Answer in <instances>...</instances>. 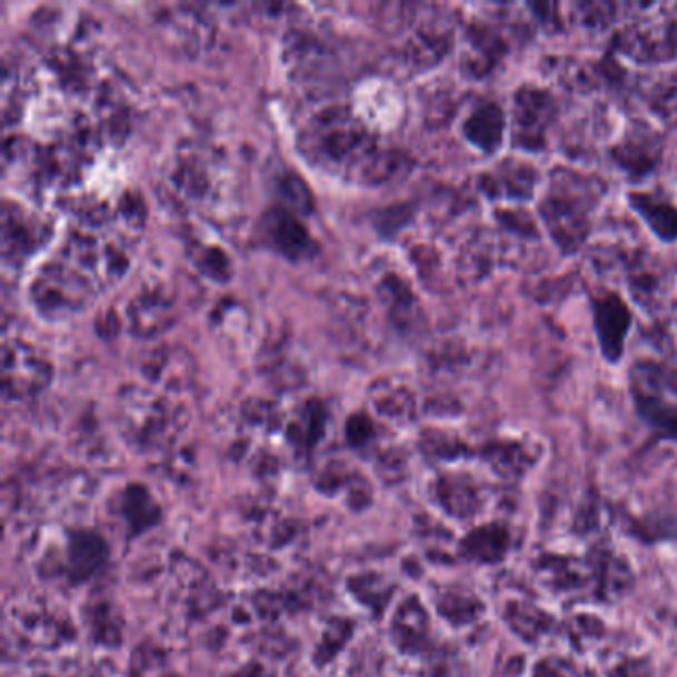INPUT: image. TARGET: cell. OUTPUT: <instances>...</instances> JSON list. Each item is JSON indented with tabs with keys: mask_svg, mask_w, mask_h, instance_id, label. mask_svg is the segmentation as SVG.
<instances>
[{
	"mask_svg": "<svg viewBox=\"0 0 677 677\" xmlns=\"http://www.w3.org/2000/svg\"><path fill=\"white\" fill-rule=\"evenodd\" d=\"M312 140L320 158L330 161L360 159L368 163L374 156V141L368 130L350 112L332 108L318 113L312 121Z\"/></svg>",
	"mask_w": 677,
	"mask_h": 677,
	"instance_id": "obj_1",
	"label": "cell"
},
{
	"mask_svg": "<svg viewBox=\"0 0 677 677\" xmlns=\"http://www.w3.org/2000/svg\"><path fill=\"white\" fill-rule=\"evenodd\" d=\"M596 312V330L604 356L616 362L624 350V338L631 325L630 310L618 295H608L603 300L594 302Z\"/></svg>",
	"mask_w": 677,
	"mask_h": 677,
	"instance_id": "obj_2",
	"label": "cell"
},
{
	"mask_svg": "<svg viewBox=\"0 0 677 677\" xmlns=\"http://www.w3.org/2000/svg\"><path fill=\"white\" fill-rule=\"evenodd\" d=\"M50 364L44 362L32 348L14 342L4 346V386L14 384L17 388H37L48 380Z\"/></svg>",
	"mask_w": 677,
	"mask_h": 677,
	"instance_id": "obj_3",
	"label": "cell"
},
{
	"mask_svg": "<svg viewBox=\"0 0 677 677\" xmlns=\"http://www.w3.org/2000/svg\"><path fill=\"white\" fill-rule=\"evenodd\" d=\"M269 232L275 245L288 257H305L312 249L307 227L288 211L270 213Z\"/></svg>",
	"mask_w": 677,
	"mask_h": 677,
	"instance_id": "obj_4",
	"label": "cell"
},
{
	"mask_svg": "<svg viewBox=\"0 0 677 677\" xmlns=\"http://www.w3.org/2000/svg\"><path fill=\"white\" fill-rule=\"evenodd\" d=\"M467 138L485 151L499 148L502 138V110L495 103H485L465 123Z\"/></svg>",
	"mask_w": 677,
	"mask_h": 677,
	"instance_id": "obj_5",
	"label": "cell"
},
{
	"mask_svg": "<svg viewBox=\"0 0 677 677\" xmlns=\"http://www.w3.org/2000/svg\"><path fill=\"white\" fill-rule=\"evenodd\" d=\"M128 316L131 318V328L140 332V336H148L169 325L171 310L161 295H141L131 302Z\"/></svg>",
	"mask_w": 677,
	"mask_h": 677,
	"instance_id": "obj_6",
	"label": "cell"
},
{
	"mask_svg": "<svg viewBox=\"0 0 677 677\" xmlns=\"http://www.w3.org/2000/svg\"><path fill=\"white\" fill-rule=\"evenodd\" d=\"M630 203L658 237L664 241H676L677 209L674 205L664 203L649 196H630Z\"/></svg>",
	"mask_w": 677,
	"mask_h": 677,
	"instance_id": "obj_7",
	"label": "cell"
},
{
	"mask_svg": "<svg viewBox=\"0 0 677 677\" xmlns=\"http://www.w3.org/2000/svg\"><path fill=\"white\" fill-rule=\"evenodd\" d=\"M282 196L287 197V201L290 205H295V209L298 211H310V205H312V197L308 193V187L295 176L285 177L282 181Z\"/></svg>",
	"mask_w": 677,
	"mask_h": 677,
	"instance_id": "obj_8",
	"label": "cell"
},
{
	"mask_svg": "<svg viewBox=\"0 0 677 677\" xmlns=\"http://www.w3.org/2000/svg\"><path fill=\"white\" fill-rule=\"evenodd\" d=\"M197 265L207 272L209 277H213L217 280L227 279L229 275V262L225 252L217 251V249H205L203 255L197 260Z\"/></svg>",
	"mask_w": 677,
	"mask_h": 677,
	"instance_id": "obj_9",
	"label": "cell"
}]
</instances>
